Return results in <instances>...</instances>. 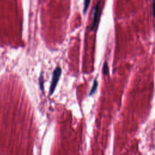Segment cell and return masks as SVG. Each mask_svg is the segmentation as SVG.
<instances>
[{"instance_id": "5", "label": "cell", "mask_w": 155, "mask_h": 155, "mask_svg": "<svg viewBox=\"0 0 155 155\" xmlns=\"http://www.w3.org/2000/svg\"><path fill=\"white\" fill-rule=\"evenodd\" d=\"M103 74H104V75H109V68L108 63H107L106 61L104 63V65H103Z\"/></svg>"}, {"instance_id": "3", "label": "cell", "mask_w": 155, "mask_h": 155, "mask_svg": "<svg viewBox=\"0 0 155 155\" xmlns=\"http://www.w3.org/2000/svg\"><path fill=\"white\" fill-rule=\"evenodd\" d=\"M98 81H97V80L95 79L93 81V86L91 88V90L90 91V93H89V95L90 96H92V95L94 93V92H96L97 89V87H98Z\"/></svg>"}, {"instance_id": "2", "label": "cell", "mask_w": 155, "mask_h": 155, "mask_svg": "<svg viewBox=\"0 0 155 155\" xmlns=\"http://www.w3.org/2000/svg\"><path fill=\"white\" fill-rule=\"evenodd\" d=\"M99 4H100V1H98L97 3V5H95L94 8V14H93V21H92V26H91V27H90L91 31H92V30L94 28V27L96 26V24L97 23L98 14H99Z\"/></svg>"}, {"instance_id": "1", "label": "cell", "mask_w": 155, "mask_h": 155, "mask_svg": "<svg viewBox=\"0 0 155 155\" xmlns=\"http://www.w3.org/2000/svg\"><path fill=\"white\" fill-rule=\"evenodd\" d=\"M61 73H62V69L59 67H56L54 70H53L52 73L51 84L50 86V90H49L50 95H52L53 93V92H55V90L57 86L58 81L59 79H60Z\"/></svg>"}, {"instance_id": "7", "label": "cell", "mask_w": 155, "mask_h": 155, "mask_svg": "<svg viewBox=\"0 0 155 155\" xmlns=\"http://www.w3.org/2000/svg\"><path fill=\"white\" fill-rule=\"evenodd\" d=\"M153 15L155 18V1L153 3Z\"/></svg>"}, {"instance_id": "6", "label": "cell", "mask_w": 155, "mask_h": 155, "mask_svg": "<svg viewBox=\"0 0 155 155\" xmlns=\"http://www.w3.org/2000/svg\"><path fill=\"white\" fill-rule=\"evenodd\" d=\"M90 1H89V0H86V1H84V9H83V13L85 14L88 7H89V5H90Z\"/></svg>"}, {"instance_id": "4", "label": "cell", "mask_w": 155, "mask_h": 155, "mask_svg": "<svg viewBox=\"0 0 155 155\" xmlns=\"http://www.w3.org/2000/svg\"><path fill=\"white\" fill-rule=\"evenodd\" d=\"M39 84L40 89L43 92L44 91V75H43V72H41V73L40 75L39 79Z\"/></svg>"}]
</instances>
